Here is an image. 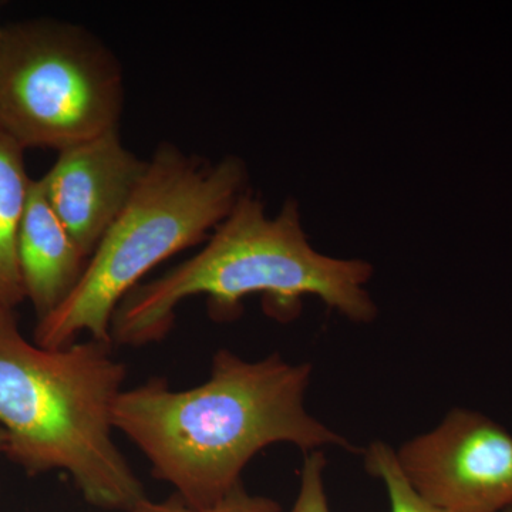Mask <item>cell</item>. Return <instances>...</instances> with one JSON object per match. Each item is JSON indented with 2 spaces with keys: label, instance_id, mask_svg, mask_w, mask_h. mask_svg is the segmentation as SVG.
I'll use <instances>...</instances> for the list:
<instances>
[{
  "label": "cell",
  "instance_id": "cell-7",
  "mask_svg": "<svg viewBox=\"0 0 512 512\" xmlns=\"http://www.w3.org/2000/svg\"><path fill=\"white\" fill-rule=\"evenodd\" d=\"M147 167L148 161L124 147L116 130L60 151L40 178L47 202L87 259L133 197Z\"/></svg>",
  "mask_w": 512,
  "mask_h": 512
},
{
  "label": "cell",
  "instance_id": "cell-13",
  "mask_svg": "<svg viewBox=\"0 0 512 512\" xmlns=\"http://www.w3.org/2000/svg\"><path fill=\"white\" fill-rule=\"evenodd\" d=\"M5 447H6V434H5V431H3L2 427H0V454L5 453Z\"/></svg>",
  "mask_w": 512,
  "mask_h": 512
},
{
  "label": "cell",
  "instance_id": "cell-12",
  "mask_svg": "<svg viewBox=\"0 0 512 512\" xmlns=\"http://www.w3.org/2000/svg\"><path fill=\"white\" fill-rule=\"evenodd\" d=\"M326 458L323 451H309L303 463L301 490L291 512H330L323 487Z\"/></svg>",
  "mask_w": 512,
  "mask_h": 512
},
{
  "label": "cell",
  "instance_id": "cell-10",
  "mask_svg": "<svg viewBox=\"0 0 512 512\" xmlns=\"http://www.w3.org/2000/svg\"><path fill=\"white\" fill-rule=\"evenodd\" d=\"M367 473L383 481L392 512H447L427 503L413 490L397 463L396 453L383 441H373L365 450Z\"/></svg>",
  "mask_w": 512,
  "mask_h": 512
},
{
  "label": "cell",
  "instance_id": "cell-6",
  "mask_svg": "<svg viewBox=\"0 0 512 512\" xmlns=\"http://www.w3.org/2000/svg\"><path fill=\"white\" fill-rule=\"evenodd\" d=\"M394 453L413 490L440 510L512 507V436L484 414L451 410L436 429Z\"/></svg>",
  "mask_w": 512,
  "mask_h": 512
},
{
  "label": "cell",
  "instance_id": "cell-1",
  "mask_svg": "<svg viewBox=\"0 0 512 512\" xmlns=\"http://www.w3.org/2000/svg\"><path fill=\"white\" fill-rule=\"evenodd\" d=\"M308 363L279 355L247 362L227 349L212 360L210 379L190 390L151 379L123 390L113 427L126 434L191 508H207L241 483L249 460L276 443L308 451L355 446L313 419L303 406L311 379Z\"/></svg>",
  "mask_w": 512,
  "mask_h": 512
},
{
  "label": "cell",
  "instance_id": "cell-4",
  "mask_svg": "<svg viewBox=\"0 0 512 512\" xmlns=\"http://www.w3.org/2000/svg\"><path fill=\"white\" fill-rule=\"evenodd\" d=\"M238 157L212 164L161 144L133 197L101 238L74 291L35 330L40 348L62 349L83 333L111 342L120 302L165 259L210 238L247 191Z\"/></svg>",
  "mask_w": 512,
  "mask_h": 512
},
{
  "label": "cell",
  "instance_id": "cell-9",
  "mask_svg": "<svg viewBox=\"0 0 512 512\" xmlns=\"http://www.w3.org/2000/svg\"><path fill=\"white\" fill-rule=\"evenodd\" d=\"M23 153L0 130V308L10 311L26 299L18 261L19 225L30 184Z\"/></svg>",
  "mask_w": 512,
  "mask_h": 512
},
{
  "label": "cell",
  "instance_id": "cell-11",
  "mask_svg": "<svg viewBox=\"0 0 512 512\" xmlns=\"http://www.w3.org/2000/svg\"><path fill=\"white\" fill-rule=\"evenodd\" d=\"M131 512H281V507L271 498L248 494L238 483L220 501L207 508H191L181 500L153 503L143 498Z\"/></svg>",
  "mask_w": 512,
  "mask_h": 512
},
{
  "label": "cell",
  "instance_id": "cell-15",
  "mask_svg": "<svg viewBox=\"0 0 512 512\" xmlns=\"http://www.w3.org/2000/svg\"><path fill=\"white\" fill-rule=\"evenodd\" d=\"M503 512H512V507L507 508V510H504Z\"/></svg>",
  "mask_w": 512,
  "mask_h": 512
},
{
  "label": "cell",
  "instance_id": "cell-14",
  "mask_svg": "<svg viewBox=\"0 0 512 512\" xmlns=\"http://www.w3.org/2000/svg\"><path fill=\"white\" fill-rule=\"evenodd\" d=\"M2 35H3V29L0 28V49H2Z\"/></svg>",
  "mask_w": 512,
  "mask_h": 512
},
{
  "label": "cell",
  "instance_id": "cell-8",
  "mask_svg": "<svg viewBox=\"0 0 512 512\" xmlns=\"http://www.w3.org/2000/svg\"><path fill=\"white\" fill-rule=\"evenodd\" d=\"M18 261L26 298L39 320L69 298L89 261L53 212L39 180H30L19 225Z\"/></svg>",
  "mask_w": 512,
  "mask_h": 512
},
{
  "label": "cell",
  "instance_id": "cell-5",
  "mask_svg": "<svg viewBox=\"0 0 512 512\" xmlns=\"http://www.w3.org/2000/svg\"><path fill=\"white\" fill-rule=\"evenodd\" d=\"M119 60L89 30L55 20L3 29L0 130L26 148L63 151L119 130Z\"/></svg>",
  "mask_w": 512,
  "mask_h": 512
},
{
  "label": "cell",
  "instance_id": "cell-3",
  "mask_svg": "<svg viewBox=\"0 0 512 512\" xmlns=\"http://www.w3.org/2000/svg\"><path fill=\"white\" fill-rule=\"evenodd\" d=\"M113 343L45 349L0 308V427L5 454L29 474L66 471L87 503L131 512L144 488L113 440L127 370Z\"/></svg>",
  "mask_w": 512,
  "mask_h": 512
},
{
  "label": "cell",
  "instance_id": "cell-2",
  "mask_svg": "<svg viewBox=\"0 0 512 512\" xmlns=\"http://www.w3.org/2000/svg\"><path fill=\"white\" fill-rule=\"evenodd\" d=\"M372 274L362 259L313 249L298 202L286 201L272 218L247 190L197 255L128 293L111 320V342L143 346L163 339L178 306L200 295L208 296L218 319L234 318L247 296L262 295L271 316L288 320L298 315L303 296H316L352 322L369 323L377 316L365 288Z\"/></svg>",
  "mask_w": 512,
  "mask_h": 512
}]
</instances>
